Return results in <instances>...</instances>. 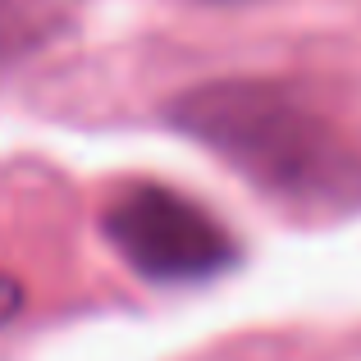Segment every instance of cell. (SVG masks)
<instances>
[{
  "mask_svg": "<svg viewBox=\"0 0 361 361\" xmlns=\"http://www.w3.org/2000/svg\"><path fill=\"white\" fill-rule=\"evenodd\" d=\"M69 18V0H0V64L46 46Z\"/></svg>",
  "mask_w": 361,
  "mask_h": 361,
  "instance_id": "obj_3",
  "label": "cell"
},
{
  "mask_svg": "<svg viewBox=\"0 0 361 361\" xmlns=\"http://www.w3.org/2000/svg\"><path fill=\"white\" fill-rule=\"evenodd\" d=\"M169 123L293 206H338L361 192V165L307 97L265 78H220L169 101Z\"/></svg>",
  "mask_w": 361,
  "mask_h": 361,
  "instance_id": "obj_1",
  "label": "cell"
},
{
  "mask_svg": "<svg viewBox=\"0 0 361 361\" xmlns=\"http://www.w3.org/2000/svg\"><path fill=\"white\" fill-rule=\"evenodd\" d=\"M18 307H23V288H18V279H14V274H0V325H9Z\"/></svg>",
  "mask_w": 361,
  "mask_h": 361,
  "instance_id": "obj_4",
  "label": "cell"
},
{
  "mask_svg": "<svg viewBox=\"0 0 361 361\" xmlns=\"http://www.w3.org/2000/svg\"><path fill=\"white\" fill-rule=\"evenodd\" d=\"M101 233L151 283H211L238 265V238L202 202L165 183L123 188L101 215Z\"/></svg>",
  "mask_w": 361,
  "mask_h": 361,
  "instance_id": "obj_2",
  "label": "cell"
},
{
  "mask_svg": "<svg viewBox=\"0 0 361 361\" xmlns=\"http://www.w3.org/2000/svg\"><path fill=\"white\" fill-rule=\"evenodd\" d=\"M211 5H238V0H211Z\"/></svg>",
  "mask_w": 361,
  "mask_h": 361,
  "instance_id": "obj_5",
  "label": "cell"
}]
</instances>
